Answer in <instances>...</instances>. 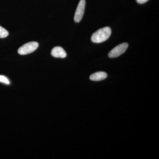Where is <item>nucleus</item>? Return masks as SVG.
<instances>
[{"instance_id":"obj_1","label":"nucleus","mask_w":159,"mask_h":159,"mask_svg":"<svg viewBox=\"0 0 159 159\" xmlns=\"http://www.w3.org/2000/svg\"><path fill=\"white\" fill-rule=\"evenodd\" d=\"M111 30L110 27H106L99 29L92 35L91 40L93 43H101L105 41L110 37Z\"/></svg>"},{"instance_id":"obj_2","label":"nucleus","mask_w":159,"mask_h":159,"mask_svg":"<svg viewBox=\"0 0 159 159\" xmlns=\"http://www.w3.org/2000/svg\"><path fill=\"white\" fill-rule=\"evenodd\" d=\"M38 47V43L36 42H31L21 46L18 50V52L20 55H26L34 52Z\"/></svg>"},{"instance_id":"obj_3","label":"nucleus","mask_w":159,"mask_h":159,"mask_svg":"<svg viewBox=\"0 0 159 159\" xmlns=\"http://www.w3.org/2000/svg\"><path fill=\"white\" fill-rule=\"evenodd\" d=\"M127 43H122L114 48L110 51L108 54L109 57L114 58L119 57L124 53L128 48Z\"/></svg>"},{"instance_id":"obj_4","label":"nucleus","mask_w":159,"mask_h":159,"mask_svg":"<svg viewBox=\"0 0 159 159\" xmlns=\"http://www.w3.org/2000/svg\"><path fill=\"white\" fill-rule=\"evenodd\" d=\"M85 0H80L77 6L74 20L76 22L79 23L82 20L85 7Z\"/></svg>"},{"instance_id":"obj_5","label":"nucleus","mask_w":159,"mask_h":159,"mask_svg":"<svg viewBox=\"0 0 159 159\" xmlns=\"http://www.w3.org/2000/svg\"><path fill=\"white\" fill-rule=\"evenodd\" d=\"M51 54L53 57L59 58H65L67 56L65 51L60 47L54 48L51 51Z\"/></svg>"},{"instance_id":"obj_6","label":"nucleus","mask_w":159,"mask_h":159,"mask_svg":"<svg viewBox=\"0 0 159 159\" xmlns=\"http://www.w3.org/2000/svg\"><path fill=\"white\" fill-rule=\"evenodd\" d=\"M107 77V74L104 72H98L92 74L90 77V79L93 81H100L105 79Z\"/></svg>"},{"instance_id":"obj_7","label":"nucleus","mask_w":159,"mask_h":159,"mask_svg":"<svg viewBox=\"0 0 159 159\" xmlns=\"http://www.w3.org/2000/svg\"><path fill=\"white\" fill-rule=\"evenodd\" d=\"M9 35V32L6 29L0 26V38H5Z\"/></svg>"},{"instance_id":"obj_8","label":"nucleus","mask_w":159,"mask_h":159,"mask_svg":"<svg viewBox=\"0 0 159 159\" xmlns=\"http://www.w3.org/2000/svg\"><path fill=\"white\" fill-rule=\"evenodd\" d=\"M0 82L6 84H9L10 83L9 80L3 75H0Z\"/></svg>"},{"instance_id":"obj_9","label":"nucleus","mask_w":159,"mask_h":159,"mask_svg":"<svg viewBox=\"0 0 159 159\" xmlns=\"http://www.w3.org/2000/svg\"><path fill=\"white\" fill-rule=\"evenodd\" d=\"M148 0H136L137 2L139 4H144L148 2Z\"/></svg>"}]
</instances>
